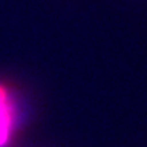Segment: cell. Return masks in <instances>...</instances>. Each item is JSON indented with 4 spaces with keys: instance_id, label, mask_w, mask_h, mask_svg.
<instances>
[{
    "instance_id": "obj_1",
    "label": "cell",
    "mask_w": 147,
    "mask_h": 147,
    "mask_svg": "<svg viewBox=\"0 0 147 147\" xmlns=\"http://www.w3.org/2000/svg\"><path fill=\"white\" fill-rule=\"evenodd\" d=\"M26 121V106L19 90L0 78V147H12Z\"/></svg>"
}]
</instances>
